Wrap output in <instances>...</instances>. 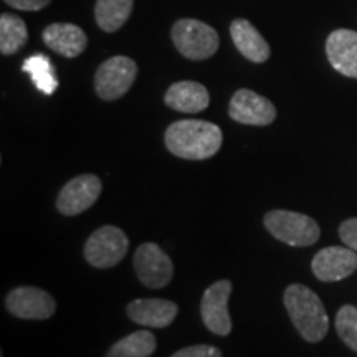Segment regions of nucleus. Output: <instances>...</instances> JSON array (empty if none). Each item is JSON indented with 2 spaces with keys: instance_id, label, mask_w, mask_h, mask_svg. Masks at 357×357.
<instances>
[{
  "instance_id": "nucleus-1",
  "label": "nucleus",
  "mask_w": 357,
  "mask_h": 357,
  "mask_svg": "<svg viewBox=\"0 0 357 357\" xmlns=\"http://www.w3.org/2000/svg\"><path fill=\"white\" fill-rule=\"evenodd\" d=\"M222 129L211 121L182 119L167 128L164 142L169 153L187 160H204L222 147Z\"/></svg>"
},
{
  "instance_id": "nucleus-2",
  "label": "nucleus",
  "mask_w": 357,
  "mask_h": 357,
  "mask_svg": "<svg viewBox=\"0 0 357 357\" xmlns=\"http://www.w3.org/2000/svg\"><path fill=\"white\" fill-rule=\"evenodd\" d=\"M283 301L301 337L307 342L323 341L329 329V318L318 294L305 284H289L284 289Z\"/></svg>"
},
{
  "instance_id": "nucleus-3",
  "label": "nucleus",
  "mask_w": 357,
  "mask_h": 357,
  "mask_svg": "<svg viewBox=\"0 0 357 357\" xmlns=\"http://www.w3.org/2000/svg\"><path fill=\"white\" fill-rule=\"evenodd\" d=\"M265 229L280 242L291 247H310L319 240L321 229L314 218L289 211H271L265 218Z\"/></svg>"
},
{
  "instance_id": "nucleus-4",
  "label": "nucleus",
  "mask_w": 357,
  "mask_h": 357,
  "mask_svg": "<svg viewBox=\"0 0 357 357\" xmlns=\"http://www.w3.org/2000/svg\"><path fill=\"white\" fill-rule=\"evenodd\" d=\"M172 42L182 56L200 61L213 56L218 50V35L211 25L195 19H182L172 26Z\"/></svg>"
},
{
  "instance_id": "nucleus-5",
  "label": "nucleus",
  "mask_w": 357,
  "mask_h": 357,
  "mask_svg": "<svg viewBox=\"0 0 357 357\" xmlns=\"http://www.w3.org/2000/svg\"><path fill=\"white\" fill-rule=\"evenodd\" d=\"M129 240L121 229L114 225H105L89 235L84 243V258L91 266L111 268L118 265L126 257Z\"/></svg>"
},
{
  "instance_id": "nucleus-6",
  "label": "nucleus",
  "mask_w": 357,
  "mask_h": 357,
  "mask_svg": "<svg viewBox=\"0 0 357 357\" xmlns=\"http://www.w3.org/2000/svg\"><path fill=\"white\" fill-rule=\"evenodd\" d=\"M137 77V65L131 58L118 55L100 65L95 75V89L105 101H114L126 95Z\"/></svg>"
},
{
  "instance_id": "nucleus-7",
  "label": "nucleus",
  "mask_w": 357,
  "mask_h": 357,
  "mask_svg": "<svg viewBox=\"0 0 357 357\" xmlns=\"http://www.w3.org/2000/svg\"><path fill=\"white\" fill-rule=\"evenodd\" d=\"M134 270L144 287L159 289L171 283L174 265L159 245L147 242L139 245L134 253Z\"/></svg>"
},
{
  "instance_id": "nucleus-8",
  "label": "nucleus",
  "mask_w": 357,
  "mask_h": 357,
  "mask_svg": "<svg viewBox=\"0 0 357 357\" xmlns=\"http://www.w3.org/2000/svg\"><path fill=\"white\" fill-rule=\"evenodd\" d=\"M231 294V281L220 280L204 291L200 303V314L205 328L217 336H229L231 333V318L229 300Z\"/></svg>"
},
{
  "instance_id": "nucleus-9",
  "label": "nucleus",
  "mask_w": 357,
  "mask_h": 357,
  "mask_svg": "<svg viewBox=\"0 0 357 357\" xmlns=\"http://www.w3.org/2000/svg\"><path fill=\"white\" fill-rule=\"evenodd\" d=\"M102 190L101 178L95 174H83L65 184L56 199L58 212L66 217L79 215L93 207Z\"/></svg>"
},
{
  "instance_id": "nucleus-10",
  "label": "nucleus",
  "mask_w": 357,
  "mask_h": 357,
  "mask_svg": "<svg viewBox=\"0 0 357 357\" xmlns=\"http://www.w3.org/2000/svg\"><path fill=\"white\" fill-rule=\"evenodd\" d=\"M7 311L20 319H48L56 311V303L50 293L35 287L12 289L6 298Z\"/></svg>"
},
{
  "instance_id": "nucleus-11",
  "label": "nucleus",
  "mask_w": 357,
  "mask_h": 357,
  "mask_svg": "<svg viewBox=\"0 0 357 357\" xmlns=\"http://www.w3.org/2000/svg\"><path fill=\"white\" fill-rule=\"evenodd\" d=\"M229 114L234 121L248 126H268L275 121L276 108L270 100L252 89H238L231 96Z\"/></svg>"
},
{
  "instance_id": "nucleus-12",
  "label": "nucleus",
  "mask_w": 357,
  "mask_h": 357,
  "mask_svg": "<svg viewBox=\"0 0 357 357\" xmlns=\"http://www.w3.org/2000/svg\"><path fill=\"white\" fill-rule=\"evenodd\" d=\"M311 270L321 281H341L357 270V255L349 247L323 248L312 258Z\"/></svg>"
},
{
  "instance_id": "nucleus-13",
  "label": "nucleus",
  "mask_w": 357,
  "mask_h": 357,
  "mask_svg": "<svg viewBox=\"0 0 357 357\" xmlns=\"http://www.w3.org/2000/svg\"><path fill=\"white\" fill-rule=\"evenodd\" d=\"M326 53L334 70L347 78H357V32L334 30L326 40Z\"/></svg>"
},
{
  "instance_id": "nucleus-14",
  "label": "nucleus",
  "mask_w": 357,
  "mask_h": 357,
  "mask_svg": "<svg viewBox=\"0 0 357 357\" xmlns=\"http://www.w3.org/2000/svg\"><path fill=\"white\" fill-rule=\"evenodd\" d=\"M126 312L134 323L147 326V328H167L176 319L178 306L169 300H134L128 305Z\"/></svg>"
},
{
  "instance_id": "nucleus-15",
  "label": "nucleus",
  "mask_w": 357,
  "mask_h": 357,
  "mask_svg": "<svg viewBox=\"0 0 357 357\" xmlns=\"http://www.w3.org/2000/svg\"><path fill=\"white\" fill-rule=\"evenodd\" d=\"M43 42L61 56L77 58L86 50V33L73 24H52L43 30Z\"/></svg>"
},
{
  "instance_id": "nucleus-16",
  "label": "nucleus",
  "mask_w": 357,
  "mask_h": 357,
  "mask_svg": "<svg viewBox=\"0 0 357 357\" xmlns=\"http://www.w3.org/2000/svg\"><path fill=\"white\" fill-rule=\"evenodd\" d=\"M164 101L174 111L194 114L207 108L211 96L207 88L197 82H177L167 89Z\"/></svg>"
},
{
  "instance_id": "nucleus-17",
  "label": "nucleus",
  "mask_w": 357,
  "mask_h": 357,
  "mask_svg": "<svg viewBox=\"0 0 357 357\" xmlns=\"http://www.w3.org/2000/svg\"><path fill=\"white\" fill-rule=\"evenodd\" d=\"M230 35L236 50L253 61V63H265L270 58V45L261 37V33L245 19H236L230 25Z\"/></svg>"
},
{
  "instance_id": "nucleus-18",
  "label": "nucleus",
  "mask_w": 357,
  "mask_h": 357,
  "mask_svg": "<svg viewBox=\"0 0 357 357\" xmlns=\"http://www.w3.org/2000/svg\"><path fill=\"white\" fill-rule=\"evenodd\" d=\"M134 0H96V24L105 32L113 33L131 17Z\"/></svg>"
},
{
  "instance_id": "nucleus-19",
  "label": "nucleus",
  "mask_w": 357,
  "mask_h": 357,
  "mask_svg": "<svg viewBox=\"0 0 357 357\" xmlns=\"http://www.w3.org/2000/svg\"><path fill=\"white\" fill-rule=\"evenodd\" d=\"M155 347H158V341L153 333L136 331L114 342L106 352V357H151Z\"/></svg>"
},
{
  "instance_id": "nucleus-20",
  "label": "nucleus",
  "mask_w": 357,
  "mask_h": 357,
  "mask_svg": "<svg viewBox=\"0 0 357 357\" xmlns=\"http://www.w3.org/2000/svg\"><path fill=\"white\" fill-rule=\"evenodd\" d=\"M29 30L25 22L13 13H2L0 17V52L2 55H13L25 47Z\"/></svg>"
},
{
  "instance_id": "nucleus-21",
  "label": "nucleus",
  "mask_w": 357,
  "mask_h": 357,
  "mask_svg": "<svg viewBox=\"0 0 357 357\" xmlns=\"http://www.w3.org/2000/svg\"><path fill=\"white\" fill-rule=\"evenodd\" d=\"M22 70L30 75L35 86L45 95L55 93V89L58 88V79L55 77V70H53L50 58L42 55V53H37V55L26 58L24 65H22Z\"/></svg>"
},
{
  "instance_id": "nucleus-22",
  "label": "nucleus",
  "mask_w": 357,
  "mask_h": 357,
  "mask_svg": "<svg viewBox=\"0 0 357 357\" xmlns=\"http://www.w3.org/2000/svg\"><path fill=\"white\" fill-rule=\"evenodd\" d=\"M336 331L347 347L357 352V307L346 305L336 314Z\"/></svg>"
},
{
  "instance_id": "nucleus-23",
  "label": "nucleus",
  "mask_w": 357,
  "mask_h": 357,
  "mask_svg": "<svg viewBox=\"0 0 357 357\" xmlns=\"http://www.w3.org/2000/svg\"><path fill=\"white\" fill-rule=\"evenodd\" d=\"M171 357H222V351L215 346L195 344L177 351L176 354H172Z\"/></svg>"
},
{
  "instance_id": "nucleus-24",
  "label": "nucleus",
  "mask_w": 357,
  "mask_h": 357,
  "mask_svg": "<svg viewBox=\"0 0 357 357\" xmlns=\"http://www.w3.org/2000/svg\"><path fill=\"white\" fill-rule=\"evenodd\" d=\"M339 236L344 242L346 247H349L357 252V218H347L339 227Z\"/></svg>"
},
{
  "instance_id": "nucleus-25",
  "label": "nucleus",
  "mask_w": 357,
  "mask_h": 357,
  "mask_svg": "<svg viewBox=\"0 0 357 357\" xmlns=\"http://www.w3.org/2000/svg\"><path fill=\"white\" fill-rule=\"evenodd\" d=\"M3 2L12 8H17V10L37 12L47 7L52 0H3Z\"/></svg>"
}]
</instances>
